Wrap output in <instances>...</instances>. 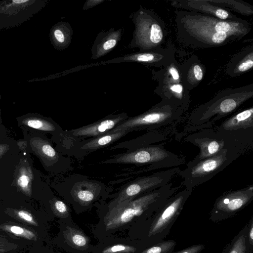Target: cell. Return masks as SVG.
I'll return each mask as SVG.
<instances>
[{"instance_id": "obj_1", "label": "cell", "mask_w": 253, "mask_h": 253, "mask_svg": "<svg viewBox=\"0 0 253 253\" xmlns=\"http://www.w3.org/2000/svg\"><path fill=\"white\" fill-rule=\"evenodd\" d=\"M176 32L178 41L194 48L219 47L238 41L251 30L250 24L240 18L223 20L197 12H175Z\"/></svg>"}, {"instance_id": "obj_2", "label": "cell", "mask_w": 253, "mask_h": 253, "mask_svg": "<svg viewBox=\"0 0 253 253\" xmlns=\"http://www.w3.org/2000/svg\"><path fill=\"white\" fill-rule=\"evenodd\" d=\"M169 183L122 203L116 207L99 211L98 222L91 231L99 240L117 232L128 230L132 226L151 217L179 189Z\"/></svg>"}, {"instance_id": "obj_3", "label": "cell", "mask_w": 253, "mask_h": 253, "mask_svg": "<svg viewBox=\"0 0 253 253\" xmlns=\"http://www.w3.org/2000/svg\"><path fill=\"white\" fill-rule=\"evenodd\" d=\"M192 191V189L185 188L176 192L151 217L129 228L127 237L138 241L145 249L163 241Z\"/></svg>"}, {"instance_id": "obj_4", "label": "cell", "mask_w": 253, "mask_h": 253, "mask_svg": "<svg viewBox=\"0 0 253 253\" xmlns=\"http://www.w3.org/2000/svg\"><path fill=\"white\" fill-rule=\"evenodd\" d=\"M253 97V84L227 88L219 91L212 98L196 108L190 122L200 128L210 126V123L236 111L244 103Z\"/></svg>"}, {"instance_id": "obj_5", "label": "cell", "mask_w": 253, "mask_h": 253, "mask_svg": "<svg viewBox=\"0 0 253 253\" xmlns=\"http://www.w3.org/2000/svg\"><path fill=\"white\" fill-rule=\"evenodd\" d=\"M113 156L112 158L99 162V164H134L145 166L137 171L138 173L178 167L184 163L183 158L167 150L164 143L152 145Z\"/></svg>"}, {"instance_id": "obj_6", "label": "cell", "mask_w": 253, "mask_h": 253, "mask_svg": "<svg viewBox=\"0 0 253 253\" xmlns=\"http://www.w3.org/2000/svg\"><path fill=\"white\" fill-rule=\"evenodd\" d=\"M73 178L66 179L63 182L62 196L73 208L76 213L86 211L94 206L104 202L109 197V191L105 185L95 180L79 178V175H73Z\"/></svg>"}, {"instance_id": "obj_7", "label": "cell", "mask_w": 253, "mask_h": 253, "mask_svg": "<svg viewBox=\"0 0 253 253\" xmlns=\"http://www.w3.org/2000/svg\"><path fill=\"white\" fill-rule=\"evenodd\" d=\"M186 110L174 102L162 100L148 111L133 117H128L110 131L156 130L179 120Z\"/></svg>"}, {"instance_id": "obj_8", "label": "cell", "mask_w": 253, "mask_h": 253, "mask_svg": "<svg viewBox=\"0 0 253 253\" xmlns=\"http://www.w3.org/2000/svg\"><path fill=\"white\" fill-rule=\"evenodd\" d=\"M180 171L179 168L175 167L138 177L126 185L118 193L112 195L109 202H102L96 207L99 211L110 210L122 203L169 183Z\"/></svg>"}, {"instance_id": "obj_9", "label": "cell", "mask_w": 253, "mask_h": 253, "mask_svg": "<svg viewBox=\"0 0 253 253\" xmlns=\"http://www.w3.org/2000/svg\"><path fill=\"white\" fill-rule=\"evenodd\" d=\"M185 140L200 149L198 154L187 164L186 167L213 156L223 149L236 152L240 156L246 152L233 136L215 128H205L192 133L186 136Z\"/></svg>"}, {"instance_id": "obj_10", "label": "cell", "mask_w": 253, "mask_h": 253, "mask_svg": "<svg viewBox=\"0 0 253 253\" xmlns=\"http://www.w3.org/2000/svg\"><path fill=\"white\" fill-rule=\"evenodd\" d=\"M239 156L236 152L223 149L213 156L186 167L177 174L182 178L185 188L193 189L211 179Z\"/></svg>"}, {"instance_id": "obj_11", "label": "cell", "mask_w": 253, "mask_h": 253, "mask_svg": "<svg viewBox=\"0 0 253 253\" xmlns=\"http://www.w3.org/2000/svg\"><path fill=\"white\" fill-rule=\"evenodd\" d=\"M157 83L155 92L162 100H170L186 110L190 103V91L184 84L180 64L174 59L169 65L153 72Z\"/></svg>"}, {"instance_id": "obj_12", "label": "cell", "mask_w": 253, "mask_h": 253, "mask_svg": "<svg viewBox=\"0 0 253 253\" xmlns=\"http://www.w3.org/2000/svg\"><path fill=\"white\" fill-rule=\"evenodd\" d=\"M134 43L142 51L151 50L164 43L166 27L154 11L142 9L135 16Z\"/></svg>"}, {"instance_id": "obj_13", "label": "cell", "mask_w": 253, "mask_h": 253, "mask_svg": "<svg viewBox=\"0 0 253 253\" xmlns=\"http://www.w3.org/2000/svg\"><path fill=\"white\" fill-rule=\"evenodd\" d=\"M253 200V185L227 191L214 202L209 219L219 222L233 216L245 209Z\"/></svg>"}, {"instance_id": "obj_14", "label": "cell", "mask_w": 253, "mask_h": 253, "mask_svg": "<svg viewBox=\"0 0 253 253\" xmlns=\"http://www.w3.org/2000/svg\"><path fill=\"white\" fill-rule=\"evenodd\" d=\"M60 229L57 242L69 253H91L94 245L90 238L72 220H59Z\"/></svg>"}, {"instance_id": "obj_15", "label": "cell", "mask_w": 253, "mask_h": 253, "mask_svg": "<svg viewBox=\"0 0 253 253\" xmlns=\"http://www.w3.org/2000/svg\"><path fill=\"white\" fill-rule=\"evenodd\" d=\"M145 249L136 240L112 235L99 240L91 253H140Z\"/></svg>"}, {"instance_id": "obj_16", "label": "cell", "mask_w": 253, "mask_h": 253, "mask_svg": "<svg viewBox=\"0 0 253 253\" xmlns=\"http://www.w3.org/2000/svg\"><path fill=\"white\" fill-rule=\"evenodd\" d=\"M127 118L126 113L110 115L92 124L69 131L73 135L84 139L96 137L112 130Z\"/></svg>"}, {"instance_id": "obj_17", "label": "cell", "mask_w": 253, "mask_h": 253, "mask_svg": "<svg viewBox=\"0 0 253 253\" xmlns=\"http://www.w3.org/2000/svg\"><path fill=\"white\" fill-rule=\"evenodd\" d=\"M173 7L197 12L223 20H237L240 18L231 12L211 2L209 0H172Z\"/></svg>"}, {"instance_id": "obj_18", "label": "cell", "mask_w": 253, "mask_h": 253, "mask_svg": "<svg viewBox=\"0 0 253 253\" xmlns=\"http://www.w3.org/2000/svg\"><path fill=\"white\" fill-rule=\"evenodd\" d=\"M129 132L126 130L109 131L100 136L84 139L77 144L73 157L82 159L89 153L114 143Z\"/></svg>"}, {"instance_id": "obj_19", "label": "cell", "mask_w": 253, "mask_h": 253, "mask_svg": "<svg viewBox=\"0 0 253 253\" xmlns=\"http://www.w3.org/2000/svg\"><path fill=\"white\" fill-rule=\"evenodd\" d=\"M175 49L171 46L157 48L133 54L122 58L123 60L138 62L145 65L163 68L175 59Z\"/></svg>"}, {"instance_id": "obj_20", "label": "cell", "mask_w": 253, "mask_h": 253, "mask_svg": "<svg viewBox=\"0 0 253 253\" xmlns=\"http://www.w3.org/2000/svg\"><path fill=\"white\" fill-rule=\"evenodd\" d=\"M182 81L190 91L203 81L206 69L204 65L196 56H192L180 64Z\"/></svg>"}, {"instance_id": "obj_21", "label": "cell", "mask_w": 253, "mask_h": 253, "mask_svg": "<svg viewBox=\"0 0 253 253\" xmlns=\"http://www.w3.org/2000/svg\"><path fill=\"white\" fill-rule=\"evenodd\" d=\"M253 67V45L246 47L235 54L226 65L225 72L231 77L240 76Z\"/></svg>"}, {"instance_id": "obj_22", "label": "cell", "mask_w": 253, "mask_h": 253, "mask_svg": "<svg viewBox=\"0 0 253 253\" xmlns=\"http://www.w3.org/2000/svg\"><path fill=\"white\" fill-rule=\"evenodd\" d=\"M167 137L162 133L156 130H151L138 137L123 141L111 147L107 150L117 149H126L127 152L136 149L154 145L159 142L166 140Z\"/></svg>"}, {"instance_id": "obj_23", "label": "cell", "mask_w": 253, "mask_h": 253, "mask_svg": "<svg viewBox=\"0 0 253 253\" xmlns=\"http://www.w3.org/2000/svg\"><path fill=\"white\" fill-rule=\"evenodd\" d=\"M253 128V107L240 111L223 122L216 130L231 131Z\"/></svg>"}, {"instance_id": "obj_24", "label": "cell", "mask_w": 253, "mask_h": 253, "mask_svg": "<svg viewBox=\"0 0 253 253\" xmlns=\"http://www.w3.org/2000/svg\"><path fill=\"white\" fill-rule=\"evenodd\" d=\"M36 2L28 0L22 7L16 12H7L0 9V29L16 25L32 16L37 8H36Z\"/></svg>"}, {"instance_id": "obj_25", "label": "cell", "mask_w": 253, "mask_h": 253, "mask_svg": "<svg viewBox=\"0 0 253 253\" xmlns=\"http://www.w3.org/2000/svg\"><path fill=\"white\" fill-rule=\"evenodd\" d=\"M248 230V224L240 231L222 253H251Z\"/></svg>"}, {"instance_id": "obj_26", "label": "cell", "mask_w": 253, "mask_h": 253, "mask_svg": "<svg viewBox=\"0 0 253 253\" xmlns=\"http://www.w3.org/2000/svg\"><path fill=\"white\" fill-rule=\"evenodd\" d=\"M121 37V32L113 31L108 33L102 37L101 41L95 43L93 48V57L99 58L111 51L117 45Z\"/></svg>"}, {"instance_id": "obj_27", "label": "cell", "mask_w": 253, "mask_h": 253, "mask_svg": "<svg viewBox=\"0 0 253 253\" xmlns=\"http://www.w3.org/2000/svg\"><path fill=\"white\" fill-rule=\"evenodd\" d=\"M215 5L226 9L229 8L245 16L253 15V6L239 0H209Z\"/></svg>"}, {"instance_id": "obj_28", "label": "cell", "mask_w": 253, "mask_h": 253, "mask_svg": "<svg viewBox=\"0 0 253 253\" xmlns=\"http://www.w3.org/2000/svg\"><path fill=\"white\" fill-rule=\"evenodd\" d=\"M60 137V144L61 146L60 153L70 156L73 157L74 153L77 144L84 140L80 137L73 135L69 130H63L57 134Z\"/></svg>"}, {"instance_id": "obj_29", "label": "cell", "mask_w": 253, "mask_h": 253, "mask_svg": "<svg viewBox=\"0 0 253 253\" xmlns=\"http://www.w3.org/2000/svg\"><path fill=\"white\" fill-rule=\"evenodd\" d=\"M28 126L42 131L58 134L61 132L62 128L57 124L48 120L34 118L24 121Z\"/></svg>"}, {"instance_id": "obj_30", "label": "cell", "mask_w": 253, "mask_h": 253, "mask_svg": "<svg viewBox=\"0 0 253 253\" xmlns=\"http://www.w3.org/2000/svg\"><path fill=\"white\" fill-rule=\"evenodd\" d=\"M51 207L54 214L60 220H72L70 209L64 201L54 198L52 201Z\"/></svg>"}, {"instance_id": "obj_31", "label": "cell", "mask_w": 253, "mask_h": 253, "mask_svg": "<svg viewBox=\"0 0 253 253\" xmlns=\"http://www.w3.org/2000/svg\"><path fill=\"white\" fill-rule=\"evenodd\" d=\"M176 243L174 240L162 241L151 246L140 253H172Z\"/></svg>"}, {"instance_id": "obj_32", "label": "cell", "mask_w": 253, "mask_h": 253, "mask_svg": "<svg viewBox=\"0 0 253 253\" xmlns=\"http://www.w3.org/2000/svg\"><path fill=\"white\" fill-rule=\"evenodd\" d=\"M69 30L64 28L63 25H58L53 28L52 37L54 43L58 46H65L69 42Z\"/></svg>"}, {"instance_id": "obj_33", "label": "cell", "mask_w": 253, "mask_h": 253, "mask_svg": "<svg viewBox=\"0 0 253 253\" xmlns=\"http://www.w3.org/2000/svg\"><path fill=\"white\" fill-rule=\"evenodd\" d=\"M204 248L203 244H196L172 253H200Z\"/></svg>"}, {"instance_id": "obj_34", "label": "cell", "mask_w": 253, "mask_h": 253, "mask_svg": "<svg viewBox=\"0 0 253 253\" xmlns=\"http://www.w3.org/2000/svg\"><path fill=\"white\" fill-rule=\"evenodd\" d=\"M30 179L26 174L21 175L17 181L18 185L23 189L27 190L30 183Z\"/></svg>"}, {"instance_id": "obj_35", "label": "cell", "mask_w": 253, "mask_h": 253, "mask_svg": "<svg viewBox=\"0 0 253 253\" xmlns=\"http://www.w3.org/2000/svg\"><path fill=\"white\" fill-rule=\"evenodd\" d=\"M249 224L248 238L251 253H253V218L252 217Z\"/></svg>"}, {"instance_id": "obj_36", "label": "cell", "mask_w": 253, "mask_h": 253, "mask_svg": "<svg viewBox=\"0 0 253 253\" xmlns=\"http://www.w3.org/2000/svg\"><path fill=\"white\" fill-rule=\"evenodd\" d=\"M18 214L19 216L23 219L31 222H33L32 216L27 211H20L18 212Z\"/></svg>"}, {"instance_id": "obj_37", "label": "cell", "mask_w": 253, "mask_h": 253, "mask_svg": "<svg viewBox=\"0 0 253 253\" xmlns=\"http://www.w3.org/2000/svg\"><path fill=\"white\" fill-rule=\"evenodd\" d=\"M102 1H103V0H87L84 4V9H86L87 8H91V7L94 6L102 2Z\"/></svg>"}, {"instance_id": "obj_38", "label": "cell", "mask_w": 253, "mask_h": 253, "mask_svg": "<svg viewBox=\"0 0 253 253\" xmlns=\"http://www.w3.org/2000/svg\"><path fill=\"white\" fill-rule=\"evenodd\" d=\"M10 230L13 233L16 234H22L24 233V229L19 226H13L10 227Z\"/></svg>"}, {"instance_id": "obj_39", "label": "cell", "mask_w": 253, "mask_h": 253, "mask_svg": "<svg viewBox=\"0 0 253 253\" xmlns=\"http://www.w3.org/2000/svg\"><path fill=\"white\" fill-rule=\"evenodd\" d=\"M2 148H3V147L2 148H0V149H1ZM3 153V151H0V155L2 154Z\"/></svg>"}]
</instances>
